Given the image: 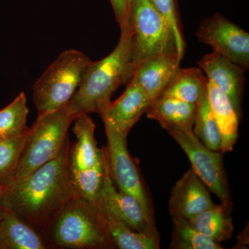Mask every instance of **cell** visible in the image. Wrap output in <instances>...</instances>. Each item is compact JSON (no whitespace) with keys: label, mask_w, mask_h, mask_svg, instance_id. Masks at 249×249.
<instances>
[{"label":"cell","mask_w":249,"mask_h":249,"mask_svg":"<svg viewBox=\"0 0 249 249\" xmlns=\"http://www.w3.org/2000/svg\"><path fill=\"white\" fill-rule=\"evenodd\" d=\"M42 235L49 249L116 248L98 203L92 204L76 196L62 208Z\"/></svg>","instance_id":"3957f363"},{"label":"cell","mask_w":249,"mask_h":249,"mask_svg":"<svg viewBox=\"0 0 249 249\" xmlns=\"http://www.w3.org/2000/svg\"><path fill=\"white\" fill-rule=\"evenodd\" d=\"M47 249L48 244L40 232L4 209L0 219V249Z\"/></svg>","instance_id":"ac0fdd59"},{"label":"cell","mask_w":249,"mask_h":249,"mask_svg":"<svg viewBox=\"0 0 249 249\" xmlns=\"http://www.w3.org/2000/svg\"><path fill=\"white\" fill-rule=\"evenodd\" d=\"M106 153L94 166L89 170L70 173L73 191L76 196L92 204H97L102 191L106 173Z\"/></svg>","instance_id":"7402d4cb"},{"label":"cell","mask_w":249,"mask_h":249,"mask_svg":"<svg viewBox=\"0 0 249 249\" xmlns=\"http://www.w3.org/2000/svg\"><path fill=\"white\" fill-rule=\"evenodd\" d=\"M70 139L53 160L1 189L5 209L41 234L76 196L68 168Z\"/></svg>","instance_id":"6da1fadb"},{"label":"cell","mask_w":249,"mask_h":249,"mask_svg":"<svg viewBox=\"0 0 249 249\" xmlns=\"http://www.w3.org/2000/svg\"><path fill=\"white\" fill-rule=\"evenodd\" d=\"M132 52V36L127 27L121 30L115 49L102 60L92 61L87 70L69 103L73 119L81 114H101L111 103L116 90L128 84L135 71Z\"/></svg>","instance_id":"7a4b0ae2"},{"label":"cell","mask_w":249,"mask_h":249,"mask_svg":"<svg viewBox=\"0 0 249 249\" xmlns=\"http://www.w3.org/2000/svg\"><path fill=\"white\" fill-rule=\"evenodd\" d=\"M100 199L135 231L158 234L154 218L147 215L139 201L131 195L116 190L109 173L107 156Z\"/></svg>","instance_id":"4fadbf2b"},{"label":"cell","mask_w":249,"mask_h":249,"mask_svg":"<svg viewBox=\"0 0 249 249\" xmlns=\"http://www.w3.org/2000/svg\"><path fill=\"white\" fill-rule=\"evenodd\" d=\"M156 9L165 18L173 29L180 58L182 60L186 48L182 25L180 21L175 0H151Z\"/></svg>","instance_id":"4316f807"},{"label":"cell","mask_w":249,"mask_h":249,"mask_svg":"<svg viewBox=\"0 0 249 249\" xmlns=\"http://www.w3.org/2000/svg\"><path fill=\"white\" fill-rule=\"evenodd\" d=\"M173 233L169 249H223L220 244L206 237L193 227L189 220L173 215Z\"/></svg>","instance_id":"cb8c5ba5"},{"label":"cell","mask_w":249,"mask_h":249,"mask_svg":"<svg viewBox=\"0 0 249 249\" xmlns=\"http://www.w3.org/2000/svg\"><path fill=\"white\" fill-rule=\"evenodd\" d=\"M233 206L221 202L189 219L198 231L220 244L230 240L234 231L232 210Z\"/></svg>","instance_id":"ffe728a7"},{"label":"cell","mask_w":249,"mask_h":249,"mask_svg":"<svg viewBox=\"0 0 249 249\" xmlns=\"http://www.w3.org/2000/svg\"><path fill=\"white\" fill-rule=\"evenodd\" d=\"M181 59L172 52L149 59L139 65L132 78L146 93L151 101L160 98L179 70Z\"/></svg>","instance_id":"5bb4252c"},{"label":"cell","mask_w":249,"mask_h":249,"mask_svg":"<svg viewBox=\"0 0 249 249\" xmlns=\"http://www.w3.org/2000/svg\"><path fill=\"white\" fill-rule=\"evenodd\" d=\"M27 101L25 93L22 91L12 103L0 110V139L24 137L29 133Z\"/></svg>","instance_id":"603a6c76"},{"label":"cell","mask_w":249,"mask_h":249,"mask_svg":"<svg viewBox=\"0 0 249 249\" xmlns=\"http://www.w3.org/2000/svg\"><path fill=\"white\" fill-rule=\"evenodd\" d=\"M106 132L107 142V146L105 147L113 182L117 186L119 191L134 196L147 215L154 218L147 192L127 150V136L128 134L110 129H106Z\"/></svg>","instance_id":"ba28073f"},{"label":"cell","mask_w":249,"mask_h":249,"mask_svg":"<svg viewBox=\"0 0 249 249\" xmlns=\"http://www.w3.org/2000/svg\"><path fill=\"white\" fill-rule=\"evenodd\" d=\"M73 132L76 142L70 145L68 168L70 173L85 171L94 166L104 155V147L99 148L95 138L94 123L89 114H81L73 121Z\"/></svg>","instance_id":"9a60e30c"},{"label":"cell","mask_w":249,"mask_h":249,"mask_svg":"<svg viewBox=\"0 0 249 249\" xmlns=\"http://www.w3.org/2000/svg\"><path fill=\"white\" fill-rule=\"evenodd\" d=\"M121 30L128 27L129 7L127 0H109Z\"/></svg>","instance_id":"83f0119b"},{"label":"cell","mask_w":249,"mask_h":249,"mask_svg":"<svg viewBox=\"0 0 249 249\" xmlns=\"http://www.w3.org/2000/svg\"><path fill=\"white\" fill-rule=\"evenodd\" d=\"M207 78L200 68H180L160 96L196 104L207 92Z\"/></svg>","instance_id":"44dd1931"},{"label":"cell","mask_w":249,"mask_h":249,"mask_svg":"<svg viewBox=\"0 0 249 249\" xmlns=\"http://www.w3.org/2000/svg\"><path fill=\"white\" fill-rule=\"evenodd\" d=\"M198 65L207 79L227 95L241 119L246 70L214 52L204 55Z\"/></svg>","instance_id":"8fae6325"},{"label":"cell","mask_w":249,"mask_h":249,"mask_svg":"<svg viewBox=\"0 0 249 249\" xmlns=\"http://www.w3.org/2000/svg\"><path fill=\"white\" fill-rule=\"evenodd\" d=\"M191 161L192 169L221 202L232 205V196L224 164V154L211 150L203 143L193 129H168Z\"/></svg>","instance_id":"52a82bcc"},{"label":"cell","mask_w":249,"mask_h":249,"mask_svg":"<svg viewBox=\"0 0 249 249\" xmlns=\"http://www.w3.org/2000/svg\"><path fill=\"white\" fill-rule=\"evenodd\" d=\"M98 204L102 213L108 233L116 248L121 249H158L159 234L137 232L117 215L101 199Z\"/></svg>","instance_id":"e0dca14e"},{"label":"cell","mask_w":249,"mask_h":249,"mask_svg":"<svg viewBox=\"0 0 249 249\" xmlns=\"http://www.w3.org/2000/svg\"><path fill=\"white\" fill-rule=\"evenodd\" d=\"M207 187L189 169L175 183L169 199L170 215L192 219L214 205Z\"/></svg>","instance_id":"7c38bea8"},{"label":"cell","mask_w":249,"mask_h":249,"mask_svg":"<svg viewBox=\"0 0 249 249\" xmlns=\"http://www.w3.org/2000/svg\"><path fill=\"white\" fill-rule=\"evenodd\" d=\"M148 119L168 129H193L196 120V104L176 98L160 96L150 103L146 111Z\"/></svg>","instance_id":"d6986e66"},{"label":"cell","mask_w":249,"mask_h":249,"mask_svg":"<svg viewBox=\"0 0 249 249\" xmlns=\"http://www.w3.org/2000/svg\"><path fill=\"white\" fill-rule=\"evenodd\" d=\"M92 60L76 49L64 51L33 87L37 116L65 107L71 101Z\"/></svg>","instance_id":"277c9868"},{"label":"cell","mask_w":249,"mask_h":249,"mask_svg":"<svg viewBox=\"0 0 249 249\" xmlns=\"http://www.w3.org/2000/svg\"><path fill=\"white\" fill-rule=\"evenodd\" d=\"M28 134L24 137L0 139V189L14 181Z\"/></svg>","instance_id":"484cf974"},{"label":"cell","mask_w":249,"mask_h":249,"mask_svg":"<svg viewBox=\"0 0 249 249\" xmlns=\"http://www.w3.org/2000/svg\"><path fill=\"white\" fill-rule=\"evenodd\" d=\"M131 0H127V4H128V7L129 6V3H130Z\"/></svg>","instance_id":"f546056e"},{"label":"cell","mask_w":249,"mask_h":249,"mask_svg":"<svg viewBox=\"0 0 249 249\" xmlns=\"http://www.w3.org/2000/svg\"><path fill=\"white\" fill-rule=\"evenodd\" d=\"M4 212V208L3 207L1 202V189H0V219L2 217Z\"/></svg>","instance_id":"f1b7e54d"},{"label":"cell","mask_w":249,"mask_h":249,"mask_svg":"<svg viewBox=\"0 0 249 249\" xmlns=\"http://www.w3.org/2000/svg\"><path fill=\"white\" fill-rule=\"evenodd\" d=\"M73 120L69 104L38 116L30 127L14 180L30 175L59 155L69 139V128Z\"/></svg>","instance_id":"8992f818"},{"label":"cell","mask_w":249,"mask_h":249,"mask_svg":"<svg viewBox=\"0 0 249 249\" xmlns=\"http://www.w3.org/2000/svg\"><path fill=\"white\" fill-rule=\"evenodd\" d=\"M196 113L193 131L206 147L220 151V132L210 107L208 91L196 103Z\"/></svg>","instance_id":"d4e9b609"},{"label":"cell","mask_w":249,"mask_h":249,"mask_svg":"<svg viewBox=\"0 0 249 249\" xmlns=\"http://www.w3.org/2000/svg\"><path fill=\"white\" fill-rule=\"evenodd\" d=\"M207 91L210 107L222 138L220 152L223 154L231 152L238 138L240 118L227 95L209 80Z\"/></svg>","instance_id":"2e32d148"},{"label":"cell","mask_w":249,"mask_h":249,"mask_svg":"<svg viewBox=\"0 0 249 249\" xmlns=\"http://www.w3.org/2000/svg\"><path fill=\"white\" fill-rule=\"evenodd\" d=\"M128 27L132 36V61L135 70L142 62L154 57L178 53L172 27L151 0H131Z\"/></svg>","instance_id":"5b68a950"},{"label":"cell","mask_w":249,"mask_h":249,"mask_svg":"<svg viewBox=\"0 0 249 249\" xmlns=\"http://www.w3.org/2000/svg\"><path fill=\"white\" fill-rule=\"evenodd\" d=\"M196 37L246 71L249 68V34L235 23L214 15L201 22Z\"/></svg>","instance_id":"9c48e42d"},{"label":"cell","mask_w":249,"mask_h":249,"mask_svg":"<svg viewBox=\"0 0 249 249\" xmlns=\"http://www.w3.org/2000/svg\"><path fill=\"white\" fill-rule=\"evenodd\" d=\"M152 103L133 78L124 93L100 114L106 129L128 134Z\"/></svg>","instance_id":"30bf717a"}]
</instances>
